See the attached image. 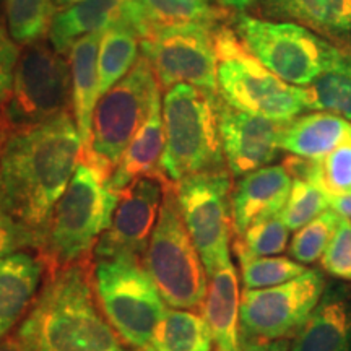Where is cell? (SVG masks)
Wrapping results in <instances>:
<instances>
[{
	"label": "cell",
	"instance_id": "cell-41",
	"mask_svg": "<svg viewBox=\"0 0 351 351\" xmlns=\"http://www.w3.org/2000/svg\"><path fill=\"white\" fill-rule=\"evenodd\" d=\"M217 2L223 8H230V10L243 12L244 8H247V7L252 5L254 0H217Z\"/></svg>",
	"mask_w": 351,
	"mask_h": 351
},
{
	"label": "cell",
	"instance_id": "cell-35",
	"mask_svg": "<svg viewBox=\"0 0 351 351\" xmlns=\"http://www.w3.org/2000/svg\"><path fill=\"white\" fill-rule=\"evenodd\" d=\"M320 265L328 275L351 283V219L340 215L333 238L320 257Z\"/></svg>",
	"mask_w": 351,
	"mask_h": 351
},
{
	"label": "cell",
	"instance_id": "cell-29",
	"mask_svg": "<svg viewBox=\"0 0 351 351\" xmlns=\"http://www.w3.org/2000/svg\"><path fill=\"white\" fill-rule=\"evenodd\" d=\"M150 33L156 28L181 25L223 23V8L212 5L210 0H147ZM148 33V34H150Z\"/></svg>",
	"mask_w": 351,
	"mask_h": 351
},
{
	"label": "cell",
	"instance_id": "cell-11",
	"mask_svg": "<svg viewBox=\"0 0 351 351\" xmlns=\"http://www.w3.org/2000/svg\"><path fill=\"white\" fill-rule=\"evenodd\" d=\"M184 225L207 275L231 262V174L228 169L187 176L174 182Z\"/></svg>",
	"mask_w": 351,
	"mask_h": 351
},
{
	"label": "cell",
	"instance_id": "cell-13",
	"mask_svg": "<svg viewBox=\"0 0 351 351\" xmlns=\"http://www.w3.org/2000/svg\"><path fill=\"white\" fill-rule=\"evenodd\" d=\"M217 26H165L140 39L143 56L150 60L161 91L178 83H189L218 93L213 46V29Z\"/></svg>",
	"mask_w": 351,
	"mask_h": 351
},
{
	"label": "cell",
	"instance_id": "cell-38",
	"mask_svg": "<svg viewBox=\"0 0 351 351\" xmlns=\"http://www.w3.org/2000/svg\"><path fill=\"white\" fill-rule=\"evenodd\" d=\"M238 351H288V343L285 340H274V341L241 340V346Z\"/></svg>",
	"mask_w": 351,
	"mask_h": 351
},
{
	"label": "cell",
	"instance_id": "cell-33",
	"mask_svg": "<svg viewBox=\"0 0 351 351\" xmlns=\"http://www.w3.org/2000/svg\"><path fill=\"white\" fill-rule=\"evenodd\" d=\"M328 207H330V197L317 184L293 179L291 192L282 210V218L289 231H296L326 212Z\"/></svg>",
	"mask_w": 351,
	"mask_h": 351
},
{
	"label": "cell",
	"instance_id": "cell-34",
	"mask_svg": "<svg viewBox=\"0 0 351 351\" xmlns=\"http://www.w3.org/2000/svg\"><path fill=\"white\" fill-rule=\"evenodd\" d=\"M315 184L328 197L351 194V138L320 158Z\"/></svg>",
	"mask_w": 351,
	"mask_h": 351
},
{
	"label": "cell",
	"instance_id": "cell-19",
	"mask_svg": "<svg viewBox=\"0 0 351 351\" xmlns=\"http://www.w3.org/2000/svg\"><path fill=\"white\" fill-rule=\"evenodd\" d=\"M289 351H351V293L332 291L319 301Z\"/></svg>",
	"mask_w": 351,
	"mask_h": 351
},
{
	"label": "cell",
	"instance_id": "cell-5",
	"mask_svg": "<svg viewBox=\"0 0 351 351\" xmlns=\"http://www.w3.org/2000/svg\"><path fill=\"white\" fill-rule=\"evenodd\" d=\"M217 54L218 95L231 108L280 122L306 111L304 88L276 77L245 51L232 26L219 23L213 29Z\"/></svg>",
	"mask_w": 351,
	"mask_h": 351
},
{
	"label": "cell",
	"instance_id": "cell-4",
	"mask_svg": "<svg viewBox=\"0 0 351 351\" xmlns=\"http://www.w3.org/2000/svg\"><path fill=\"white\" fill-rule=\"evenodd\" d=\"M218 93L178 83L165 91V150L160 169L173 182L226 168L219 135Z\"/></svg>",
	"mask_w": 351,
	"mask_h": 351
},
{
	"label": "cell",
	"instance_id": "cell-22",
	"mask_svg": "<svg viewBox=\"0 0 351 351\" xmlns=\"http://www.w3.org/2000/svg\"><path fill=\"white\" fill-rule=\"evenodd\" d=\"M351 138V124L337 114L319 111L285 124L280 148L289 155L320 160Z\"/></svg>",
	"mask_w": 351,
	"mask_h": 351
},
{
	"label": "cell",
	"instance_id": "cell-24",
	"mask_svg": "<svg viewBox=\"0 0 351 351\" xmlns=\"http://www.w3.org/2000/svg\"><path fill=\"white\" fill-rule=\"evenodd\" d=\"M116 23H124L122 0H78L56 13L47 36L57 51L67 54L77 39Z\"/></svg>",
	"mask_w": 351,
	"mask_h": 351
},
{
	"label": "cell",
	"instance_id": "cell-6",
	"mask_svg": "<svg viewBox=\"0 0 351 351\" xmlns=\"http://www.w3.org/2000/svg\"><path fill=\"white\" fill-rule=\"evenodd\" d=\"M91 278L96 301L122 343L142 351L166 307L160 293L134 256L95 257Z\"/></svg>",
	"mask_w": 351,
	"mask_h": 351
},
{
	"label": "cell",
	"instance_id": "cell-10",
	"mask_svg": "<svg viewBox=\"0 0 351 351\" xmlns=\"http://www.w3.org/2000/svg\"><path fill=\"white\" fill-rule=\"evenodd\" d=\"M232 29L249 54L296 86L313 83L341 51L298 23L254 19L243 12L232 19Z\"/></svg>",
	"mask_w": 351,
	"mask_h": 351
},
{
	"label": "cell",
	"instance_id": "cell-18",
	"mask_svg": "<svg viewBox=\"0 0 351 351\" xmlns=\"http://www.w3.org/2000/svg\"><path fill=\"white\" fill-rule=\"evenodd\" d=\"M208 276L207 293L200 313L212 332L215 351H238L241 346L238 274L230 262Z\"/></svg>",
	"mask_w": 351,
	"mask_h": 351
},
{
	"label": "cell",
	"instance_id": "cell-14",
	"mask_svg": "<svg viewBox=\"0 0 351 351\" xmlns=\"http://www.w3.org/2000/svg\"><path fill=\"white\" fill-rule=\"evenodd\" d=\"M173 182L161 169L137 176L117 192L111 225L95 245V257L134 256L142 261L160 217L166 189Z\"/></svg>",
	"mask_w": 351,
	"mask_h": 351
},
{
	"label": "cell",
	"instance_id": "cell-12",
	"mask_svg": "<svg viewBox=\"0 0 351 351\" xmlns=\"http://www.w3.org/2000/svg\"><path fill=\"white\" fill-rule=\"evenodd\" d=\"M324 291L326 278L315 269H307L276 287L244 289L239 306V339L274 341L296 335Z\"/></svg>",
	"mask_w": 351,
	"mask_h": 351
},
{
	"label": "cell",
	"instance_id": "cell-20",
	"mask_svg": "<svg viewBox=\"0 0 351 351\" xmlns=\"http://www.w3.org/2000/svg\"><path fill=\"white\" fill-rule=\"evenodd\" d=\"M103 32L82 36L67 51L72 83V114L83 143V153L90 143L91 119L99 98L98 52Z\"/></svg>",
	"mask_w": 351,
	"mask_h": 351
},
{
	"label": "cell",
	"instance_id": "cell-21",
	"mask_svg": "<svg viewBox=\"0 0 351 351\" xmlns=\"http://www.w3.org/2000/svg\"><path fill=\"white\" fill-rule=\"evenodd\" d=\"M43 271L41 258L32 254L0 257V337L15 327L36 300Z\"/></svg>",
	"mask_w": 351,
	"mask_h": 351
},
{
	"label": "cell",
	"instance_id": "cell-26",
	"mask_svg": "<svg viewBox=\"0 0 351 351\" xmlns=\"http://www.w3.org/2000/svg\"><path fill=\"white\" fill-rule=\"evenodd\" d=\"M302 88L307 109L327 111L351 121V52L341 47L337 59Z\"/></svg>",
	"mask_w": 351,
	"mask_h": 351
},
{
	"label": "cell",
	"instance_id": "cell-16",
	"mask_svg": "<svg viewBox=\"0 0 351 351\" xmlns=\"http://www.w3.org/2000/svg\"><path fill=\"white\" fill-rule=\"evenodd\" d=\"M291 184L293 178L282 165L263 166L244 174L231 189L232 234H243L254 223L282 213Z\"/></svg>",
	"mask_w": 351,
	"mask_h": 351
},
{
	"label": "cell",
	"instance_id": "cell-27",
	"mask_svg": "<svg viewBox=\"0 0 351 351\" xmlns=\"http://www.w3.org/2000/svg\"><path fill=\"white\" fill-rule=\"evenodd\" d=\"M140 36L125 23H116L101 34L98 52L99 96L122 80L138 59Z\"/></svg>",
	"mask_w": 351,
	"mask_h": 351
},
{
	"label": "cell",
	"instance_id": "cell-7",
	"mask_svg": "<svg viewBox=\"0 0 351 351\" xmlns=\"http://www.w3.org/2000/svg\"><path fill=\"white\" fill-rule=\"evenodd\" d=\"M142 265L166 304L200 311L207 293V271L184 225L174 182L165 192Z\"/></svg>",
	"mask_w": 351,
	"mask_h": 351
},
{
	"label": "cell",
	"instance_id": "cell-39",
	"mask_svg": "<svg viewBox=\"0 0 351 351\" xmlns=\"http://www.w3.org/2000/svg\"><path fill=\"white\" fill-rule=\"evenodd\" d=\"M0 351H33V348L21 339L20 333H13V335L7 333L0 337Z\"/></svg>",
	"mask_w": 351,
	"mask_h": 351
},
{
	"label": "cell",
	"instance_id": "cell-36",
	"mask_svg": "<svg viewBox=\"0 0 351 351\" xmlns=\"http://www.w3.org/2000/svg\"><path fill=\"white\" fill-rule=\"evenodd\" d=\"M28 247L38 249V241L33 232L0 208V257Z\"/></svg>",
	"mask_w": 351,
	"mask_h": 351
},
{
	"label": "cell",
	"instance_id": "cell-32",
	"mask_svg": "<svg viewBox=\"0 0 351 351\" xmlns=\"http://www.w3.org/2000/svg\"><path fill=\"white\" fill-rule=\"evenodd\" d=\"M340 215L335 210H326L313 221L296 230L289 244V256L300 263H314L326 252L333 232L339 225Z\"/></svg>",
	"mask_w": 351,
	"mask_h": 351
},
{
	"label": "cell",
	"instance_id": "cell-17",
	"mask_svg": "<svg viewBox=\"0 0 351 351\" xmlns=\"http://www.w3.org/2000/svg\"><path fill=\"white\" fill-rule=\"evenodd\" d=\"M263 10L278 21H291L345 47L351 39V0H262Z\"/></svg>",
	"mask_w": 351,
	"mask_h": 351
},
{
	"label": "cell",
	"instance_id": "cell-1",
	"mask_svg": "<svg viewBox=\"0 0 351 351\" xmlns=\"http://www.w3.org/2000/svg\"><path fill=\"white\" fill-rule=\"evenodd\" d=\"M82 158L72 111L0 137V208L33 232L38 249L52 208Z\"/></svg>",
	"mask_w": 351,
	"mask_h": 351
},
{
	"label": "cell",
	"instance_id": "cell-30",
	"mask_svg": "<svg viewBox=\"0 0 351 351\" xmlns=\"http://www.w3.org/2000/svg\"><path fill=\"white\" fill-rule=\"evenodd\" d=\"M289 241V228L283 221L282 213L261 219L245 230L243 234L234 236L232 249L236 257H269L287 251Z\"/></svg>",
	"mask_w": 351,
	"mask_h": 351
},
{
	"label": "cell",
	"instance_id": "cell-28",
	"mask_svg": "<svg viewBox=\"0 0 351 351\" xmlns=\"http://www.w3.org/2000/svg\"><path fill=\"white\" fill-rule=\"evenodd\" d=\"M52 0H5L7 29L19 46H28L49 33L56 15Z\"/></svg>",
	"mask_w": 351,
	"mask_h": 351
},
{
	"label": "cell",
	"instance_id": "cell-31",
	"mask_svg": "<svg viewBox=\"0 0 351 351\" xmlns=\"http://www.w3.org/2000/svg\"><path fill=\"white\" fill-rule=\"evenodd\" d=\"M238 261L244 289L276 287L307 270L302 263L288 257H241Z\"/></svg>",
	"mask_w": 351,
	"mask_h": 351
},
{
	"label": "cell",
	"instance_id": "cell-25",
	"mask_svg": "<svg viewBox=\"0 0 351 351\" xmlns=\"http://www.w3.org/2000/svg\"><path fill=\"white\" fill-rule=\"evenodd\" d=\"M142 351H213V337L202 315L173 307L165 311Z\"/></svg>",
	"mask_w": 351,
	"mask_h": 351
},
{
	"label": "cell",
	"instance_id": "cell-40",
	"mask_svg": "<svg viewBox=\"0 0 351 351\" xmlns=\"http://www.w3.org/2000/svg\"><path fill=\"white\" fill-rule=\"evenodd\" d=\"M330 207L341 217L351 219V194L330 197Z\"/></svg>",
	"mask_w": 351,
	"mask_h": 351
},
{
	"label": "cell",
	"instance_id": "cell-3",
	"mask_svg": "<svg viewBox=\"0 0 351 351\" xmlns=\"http://www.w3.org/2000/svg\"><path fill=\"white\" fill-rule=\"evenodd\" d=\"M117 192L86 161H80L67 189L47 219L38 257L46 275L91 261V254L111 225Z\"/></svg>",
	"mask_w": 351,
	"mask_h": 351
},
{
	"label": "cell",
	"instance_id": "cell-37",
	"mask_svg": "<svg viewBox=\"0 0 351 351\" xmlns=\"http://www.w3.org/2000/svg\"><path fill=\"white\" fill-rule=\"evenodd\" d=\"M20 57V46L13 41L7 26L0 19V109L12 88L13 73Z\"/></svg>",
	"mask_w": 351,
	"mask_h": 351
},
{
	"label": "cell",
	"instance_id": "cell-9",
	"mask_svg": "<svg viewBox=\"0 0 351 351\" xmlns=\"http://www.w3.org/2000/svg\"><path fill=\"white\" fill-rule=\"evenodd\" d=\"M72 106L70 65L44 39L20 52L12 88L0 109V137L49 122Z\"/></svg>",
	"mask_w": 351,
	"mask_h": 351
},
{
	"label": "cell",
	"instance_id": "cell-15",
	"mask_svg": "<svg viewBox=\"0 0 351 351\" xmlns=\"http://www.w3.org/2000/svg\"><path fill=\"white\" fill-rule=\"evenodd\" d=\"M219 135L231 178L269 166L278 155L285 124L231 108L219 99Z\"/></svg>",
	"mask_w": 351,
	"mask_h": 351
},
{
	"label": "cell",
	"instance_id": "cell-43",
	"mask_svg": "<svg viewBox=\"0 0 351 351\" xmlns=\"http://www.w3.org/2000/svg\"><path fill=\"white\" fill-rule=\"evenodd\" d=\"M345 49H348L351 52V39L348 41V44H346V46H345Z\"/></svg>",
	"mask_w": 351,
	"mask_h": 351
},
{
	"label": "cell",
	"instance_id": "cell-23",
	"mask_svg": "<svg viewBox=\"0 0 351 351\" xmlns=\"http://www.w3.org/2000/svg\"><path fill=\"white\" fill-rule=\"evenodd\" d=\"M165 150L163 112H161V96L155 95L143 124L130 140L129 147L122 155L119 165L112 171L108 186L114 192L124 189L137 176L160 169L161 156Z\"/></svg>",
	"mask_w": 351,
	"mask_h": 351
},
{
	"label": "cell",
	"instance_id": "cell-42",
	"mask_svg": "<svg viewBox=\"0 0 351 351\" xmlns=\"http://www.w3.org/2000/svg\"><path fill=\"white\" fill-rule=\"evenodd\" d=\"M52 2H54L57 10H62V8L72 5V3L78 2V0H52Z\"/></svg>",
	"mask_w": 351,
	"mask_h": 351
},
{
	"label": "cell",
	"instance_id": "cell-8",
	"mask_svg": "<svg viewBox=\"0 0 351 351\" xmlns=\"http://www.w3.org/2000/svg\"><path fill=\"white\" fill-rule=\"evenodd\" d=\"M160 91L150 60L138 56L129 73L96 101L90 143L82 160L109 181Z\"/></svg>",
	"mask_w": 351,
	"mask_h": 351
},
{
	"label": "cell",
	"instance_id": "cell-2",
	"mask_svg": "<svg viewBox=\"0 0 351 351\" xmlns=\"http://www.w3.org/2000/svg\"><path fill=\"white\" fill-rule=\"evenodd\" d=\"M96 302L91 261L73 263L46 275L19 333L33 351H125Z\"/></svg>",
	"mask_w": 351,
	"mask_h": 351
}]
</instances>
